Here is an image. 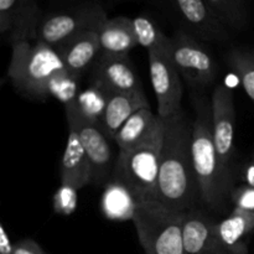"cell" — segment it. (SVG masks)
Instances as JSON below:
<instances>
[{
	"label": "cell",
	"mask_w": 254,
	"mask_h": 254,
	"mask_svg": "<svg viewBox=\"0 0 254 254\" xmlns=\"http://www.w3.org/2000/svg\"><path fill=\"white\" fill-rule=\"evenodd\" d=\"M164 121V139L156 198L166 207L186 212L200 200L191 155L192 124L184 112Z\"/></svg>",
	"instance_id": "cell-1"
},
{
	"label": "cell",
	"mask_w": 254,
	"mask_h": 254,
	"mask_svg": "<svg viewBox=\"0 0 254 254\" xmlns=\"http://www.w3.org/2000/svg\"><path fill=\"white\" fill-rule=\"evenodd\" d=\"M191 155L200 191V201L207 207L218 210L230 197L231 171L223 166L217 153L212 130L211 103L201 101L191 133Z\"/></svg>",
	"instance_id": "cell-2"
},
{
	"label": "cell",
	"mask_w": 254,
	"mask_h": 254,
	"mask_svg": "<svg viewBox=\"0 0 254 254\" xmlns=\"http://www.w3.org/2000/svg\"><path fill=\"white\" fill-rule=\"evenodd\" d=\"M11 46L10 82L20 93L45 101L55 78L67 71L60 52L41 41H19Z\"/></svg>",
	"instance_id": "cell-3"
},
{
	"label": "cell",
	"mask_w": 254,
	"mask_h": 254,
	"mask_svg": "<svg viewBox=\"0 0 254 254\" xmlns=\"http://www.w3.org/2000/svg\"><path fill=\"white\" fill-rule=\"evenodd\" d=\"M185 213L171 210L158 200L138 203L131 221L146 254H184L183 223Z\"/></svg>",
	"instance_id": "cell-4"
},
{
	"label": "cell",
	"mask_w": 254,
	"mask_h": 254,
	"mask_svg": "<svg viewBox=\"0 0 254 254\" xmlns=\"http://www.w3.org/2000/svg\"><path fill=\"white\" fill-rule=\"evenodd\" d=\"M164 121L160 128L144 143L128 151H119L114 178L134 193L139 202L156 198Z\"/></svg>",
	"instance_id": "cell-5"
},
{
	"label": "cell",
	"mask_w": 254,
	"mask_h": 254,
	"mask_svg": "<svg viewBox=\"0 0 254 254\" xmlns=\"http://www.w3.org/2000/svg\"><path fill=\"white\" fill-rule=\"evenodd\" d=\"M107 19L108 16L101 2L86 0L67 10L42 16L37 27L36 41L59 50L78 35L97 30Z\"/></svg>",
	"instance_id": "cell-6"
},
{
	"label": "cell",
	"mask_w": 254,
	"mask_h": 254,
	"mask_svg": "<svg viewBox=\"0 0 254 254\" xmlns=\"http://www.w3.org/2000/svg\"><path fill=\"white\" fill-rule=\"evenodd\" d=\"M168 55L191 86H208L217 76V64L207 47L184 29L170 37Z\"/></svg>",
	"instance_id": "cell-7"
},
{
	"label": "cell",
	"mask_w": 254,
	"mask_h": 254,
	"mask_svg": "<svg viewBox=\"0 0 254 254\" xmlns=\"http://www.w3.org/2000/svg\"><path fill=\"white\" fill-rule=\"evenodd\" d=\"M68 128L73 129L79 136L82 146L92 169V184L99 185L107 179L112 163V149L108 136L102 127L82 112L78 102L66 104Z\"/></svg>",
	"instance_id": "cell-8"
},
{
	"label": "cell",
	"mask_w": 254,
	"mask_h": 254,
	"mask_svg": "<svg viewBox=\"0 0 254 254\" xmlns=\"http://www.w3.org/2000/svg\"><path fill=\"white\" fill-rule=\"evenodd\" d=\"M148 57L151 84L158 102V116L169 119L181 112V74L168 51H149Z\"/></svg>",
	"instance_id": "cell-9"
},
{
	"label": "cell",
	"mask_w": 254,
	"mask_h": 254,
	"mask_svg": "<svg viewBox=\"0 0 254 254\" xmlns=\"http://www.w3.org/2000/svg\"><path fill=\"white\" fill-rule=\"evenodd\" d=\"M185 31L203 41H226L228 27L218 19L206 0H166Z\"/></svg>",
	"instance_id": "cell-10"
},
{
	"label": "cell",
	"mask_w": 254,
	"mask_h": 254,
	"mask_svg": "<svg viewBox=\"0 0 254 254\" xmlns=\"http://www.w3.org/2000/svg\"><path fill=\"white\" fill-rule=\"evenodd\" d=\"M212 130L217 153L223 166L230 170L235 154L236 112L233 92L226 84H218L211 98Z\"/></svg>",
	"instance_id": "cell-11"
},
{
	"label": "cell",
	"mask_w": 254,
	"mask_h": 254,
	"mask_svg": "<svg viewBox=\"0 0 254 254\" xmlns=\"http://www.w3.org/2000/svg\"><path fill=\"white\" fill-rule=\"evenodd\" d=\"M41 19L37 0H0V32L11 45L36 41Z\"/></svg>",
	"instance_id": "cell-12"
},
{
	"label": "cell",
	"mask_w": 254,
	"mask_h": 254,
	"mask_svg": "<svg viewBox=\"0 0 254 254\" xmlns=\"http://www.w3.org/2000/svg\"><path fill=\"white\" fill-rule=\"evenodd\" d=\"M93 81L104 94L143 91L140 79L127 55H99L94 64Z\"/></svg>",
	"instance_id": "cell-13"
},
{
	"label": "cell",
	"mask_w": 254,
	"mask_h": 254,
	"mask_svg": "<svg viewBox=\"0 0 254 254\" xmlns=\"http://www.w3.org/2000/svg\"><path fill=\"white\" fill-rule=\"evenodd\" d=\"M254 232V213L233 208L215 225L216 254H248V240Z\"/></svg>",
	"instance_id": "cell-14"
},
{
	"label": "cell",
	"mask_w": 254,
	"mask_h": 254,
	"mask_svg": "<svg viewBox=\"0 0 254 254\" xmlns=\"http://www.w3.org/2000/svg\"><path fill=\"white\" fill-rule=\"evenodd\" d=\"M106 97L101 116V127L109 139H114L119 129L133 114L150 107L143 91L108 93Z\"/></svg>",
	"instance_id": "cell-15"
},
{
	"label": "cell",
	"mask_w": 254,
	"mask_h": 254,
	"mask_svg": "<svg viewBox=\"0 0 254 254\" xmlns=\"http://www.w3.org/2000/svg\"><path fill=\"white\" fill-rule=\"evenodd\" d=\"M216 221L203 211H186L183 223L184 254H216Z\"/></svg>",
	"instance_id": "cell-16"
},
{
	"label": "cell",
	"mask_w": 254,
	"mask_h": 254,
	"mask_svg": "<svg viewBox=\"0 0 254 254\" xmlns=\"http://www.w3.org/2000/svg\"><path fill=\"white\" fill-rule=\"evenodd\" d=\"M60 168V181L64 185H71L77 190H81L88 184H92L91 164L78 134L71 128H68V136Z\"/></svg>",
	"instance_id": "cell-17"
},
{
	"label": "cell",
	"mask_w": 254,
	"mask_h": 254,
	"mask_svg": "<svg viewBox=\"0 0 254 254\" xmlns=\"http://www.w3.org/2000/svg\"><path fill=\"white\" fill-rule=\"evenodd\" d=\"M97 30L83 32L57 50L67 72L74 78H78L101 55Z\"/></svg>",
	"instance_id": "cell-18"
},
{
	"label": "cell",
	"mask_w": 254,
	"mask_h": 254,
	"mask_svg": "<svg viewBox=\"0 0 254 254\" xmlns=\"http://www.w3.org/2000/svg\"><path fill=\"white\" fill-rule=\"evenodd\" d=\"M101 54L127 55L138 45L134 31L133 19L116 16L107 19L97 30Z\"/></svg>",
	"instance_id": "cell-19"
},
{
	"label": "cell",
	"mask_w": 254,
	"mask_h": 254,
	"mask_svg": "<svg viewBox=\"0 0 254 254\" xmlns=\"http://www.w3.org/2000/svg\"><path fill=\"white\" fill-rule=\"evenodd\" d=\"M163 124V119L149 108L136 112L123 124L113 140L119 146V151H128L148 140Z\"/></svg>",
	"instance_id": "cell-20"
},
{
	"label": "cell",
	"mask_w": 254,
	"mask_h": 254,
	"mask_svg": "<svg viewBox=\"0 0 254 254\" xmlns=\"http://www.w3.org/2000/svg\"><path fill=\"white\" fill-rule=\"evenodd\" d=\"M138 198L119 180H113L106 186L101 198V210L106 218L117 222L133 220L138 206Z\"/></svg>",
	"instance_id": "cell-21"
},
{
	"label": "cell",
	"mask_w": 254,
	"mask_h": 254,
	"mask_svg": "<svg viewBox=\"0 0 254 254\" xmlns=\"http://www.w3.org/2000/svg\"><path fill=\"white\" fill-rule=\"evenodd\" d=\"M133 25L136 42L146 51H168L170 37L166 36L150 17L139 15L133 19Z\"/></svg>",
	"instance_id": "cell-22"
},
{
	"label": "cell",
	"mask_w": 254,
	"mask_h": 254,
	"mask_svg": "<svg viewBox=\"0 0 254 254\" xmlns=\"http://www.w3.org/2000/svg\"><path fill=\"white\" fill-rule=\"evenodd\" d=\"M218 19L233 30H241L247 25V0H206Z\"/></svg>",
	"instance_id": "cell-23"
},
{
	"label": "cell",
	"mask_w": 254,
	"mask_h": 254,
	"mask_svg": "<svg viewBox=\"0 0 254 254\" xmlns=\"http://www.w3.org/2000/svg\"><path fill=\"white\" fill-rule=\"evenodd\" d=\"M227 64L237 73L246 93L254 102V54L243 50H232L226 56Z\"/></svg>",
	"instance_id": "cell-24"
},
{
	"label": "cell",
	"mask_w": 254,
	"mask_h": 254,
	"mask_svg": "<svg viewBox=\"0 0 254 254\" xmlns=\"http://www.w3.org/2000/svg\"><path fill=\"white\" fill-rule=\"evenodd\" d=\"M78 191L79 190L71 185L60 184L52 198L55 212L61 216L72 215L78 205Z\"/></svg>",
	"instance_id": "cell-25"
},
{
	"label": "cell",
	"mask_w": 254,
	"mask_h": 254,
	"mask_svg": "<svg viewBox=\"0 0 254 254\" xmlns=\"http://www.w3.org/2000/svg\"><path fill=\"white\" fill-rule=\"evenodd\" d=\"M230 198L235 208L254 213V188L252 186L246 184L235 186L231 191Z\"/></svg>",
	"instance_id": "cell-26"
},
{
	"label": "cell",
	"mask_w": 254,
	"mask_h": 254,
	"mask_svg": "<svg viewBox=\"0 0 254 254\" xmlns=\"http://www.w3.org/2000/svg\"><path fill=\"white\" fill-rule=\"evenodd\" d=\"M12 254H47L42 250L41 246L31 238H24L19 242L14 243Z\"/></svg>",
	"instance_id": "cell-27"
},
{
	"label": "cell",
	"mask_w": 254,
	"mask_h": 254,
	"mask_svg": "<svg viewBox=\"0 0 254 254\" xmlns=\"http://www.w3.org/2000/svg\"><path fill=\"white\" fill-rule=\"evenodd\" d=\"M12 251H14V243L10 241L4 225L0 223V254H12Z\"/></svg>",
	"instance_id": "cell-28"
},
{
	"label": "cell",
	"mask_w": 254,
	"mask_h": 254,
	"mask_svg": "<svg viewBox=\"0 0 254 254\" xmlns=\"http://www.w3.org/2000/svg\"><path fill=\"white\" fill-rule=\"evenodd\" d=\"M242 179L243 181H245L246 185L254 188V151H253V155L251 156L250 161L246 164L245 169H243Z\"/></svg>",
	"instance_id": "cell-29"
}]
</instances>
